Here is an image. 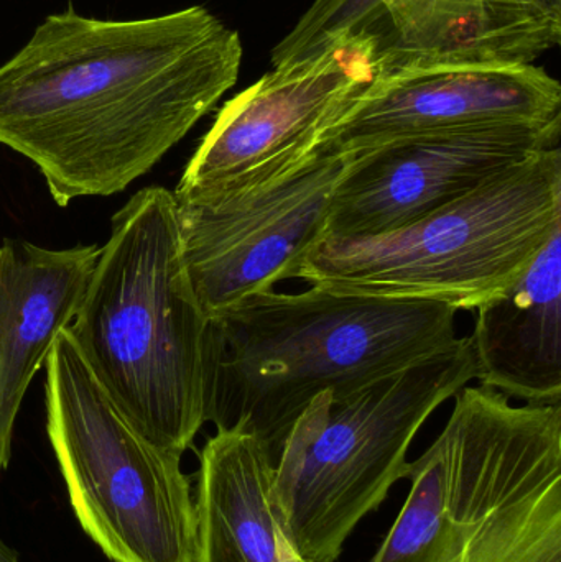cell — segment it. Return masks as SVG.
Masks as SVG:
<instances>
[{"mask_svg": "<svg viewBox=\"0 0 561 562\" xmlns=\"http://www.w3.org/2000/svg\"><path fill=\"white\" fill-rule=\"evenodd\" d=\"M237 30L206 7L137 20L52 13L0 66V145L58 206L150 171L236 86Z\"/></svg>", "mask_w": 561, "mask_h": 562, "instance_id": "cell-1", "label": "cell"}, {"mask_svg": "<svg viewBox=\"0 0 561 562\" xmlns=\"http://www.w3.org/2000/svg\"><path fill=\"white\" fill-rule=\"evenodd\" d=\"M450 304L310 286L211 317L206 423L266 442L273 462L318 393L343 400L458 346Z\"/></svg>", "mask_w": 561, "mask_h": 562, "instance_id": "cell-2", "label": "cell"}, {"mask_svg": "<svg viewBox=\"0 0 561 562\" xmlns=\"http://www.w3.org/2000/svg\"><path fill=\"white\" fill-rule=\"evenodd\" d=\"M455 398L366 562H561L560 403L516 406L483 385Z\"/></svg>", "mask_w": 561, "mask_h": 562, "instance_id": "cell-3", "label": "cell"}, {"mask_svg": "<svg viewBox=\"0 0 561 562\" xmlns=\"http://www.w3.org/2000/svg\"><path fill=\"white\" fill-rule=\"evenodd\" d=\"M210 327L184 267L175 194L145 188L112 217L68 330L135 428L180 454L206 425Z\"/></svg>", "mask_w": 561, "mask_h": 562, "instance_id": "cell-4", "label": "cell"}, {"mask_svg": "<svg viewBox=\"0 0 561 562\" xmlns=\"http://www.w3.org/2000/svg\"><path fill=\"white\" fill-rule=\"evenodd\" d=\"M561 231V150L539 151L394 233L323 237L300 263L310 286L474 311L503 294Z\"/></svg>", "mask_w": 561, "mask_h": 562, "instance_id": "cell-5", "label": "cell"}, {"mask_svg": "<svg viewBox=\"0 0 561 562\" xmlns=\"http://www.w3.org/2000/svg\"><path fill=\"white\" fill-rule=\"evenodd\" d=\"M476 379L471 337L420 366L335 400L318 393L276 462L277 527L302 562H338L356 528L405 481L425 423Z\"/></svg>", "mask_w": 561, "mask_h": 562, "instance_id": "cell-6", "label": "cell"}, {"mask_svg": "<svg viewBox=\"0 0 561 562\" xmlns=\"http://www.w3.org/2000/svg\"><path fill=\"white\" fill-rule=\"evenodd\" d=\"M45 372L46 431L85 533L112 562H193L197 517L183 454L135 428L68 329Z\"/></svg>", "mask_w": 561, "mask_h": 562, "instance_id": "cell-7", "label": "cell"}, {"mask_svg": "<svg viewBox=\"0 0 561 562\" xmlns=\"http://www.w3.org/2000/svg\"><path fill=\"white\" fill-rule=\"evenodd\" d=\"M374 76L371 46L343 36L315 55L272 66L220 109L175 198L217 200L292 173L322 151L325 132Z\"/></svg>", "mask_w": 561, "mask_h": 562, "instance_id": "cell-8", "label": "cell"}, {"mask_svg": "<svg viewBox=\"0 0 561 562\" xmlns=\"http://www.w3.org/2000/svg\"><path fill=\"white\" fill-rule=\"evenodd\" d=\"M336 36L371 46L375 75L434 65H536L559 46L561 0H315L272 66Z\"/></svg>", "mask_w": 561, "mask_h": 562, "instance_id": "cell-9", "label": "cell"}, {"mask_svg": "<svg viewBox=\"0 0 561 562\" xmlns=\"http://www.w3.org/2000/svg\"><path fill=\"white\" fill-rule=\"evenodd\" d=\"M349 161L351 154L322 150L254 191L207 201L175 198L184 267L207 316L296 279L306 254L326 236Z\"/></svg>", "mask_w": 561, "mask_h": 562, "instance_id": "cell-10", "label": "cell"}, {"mask_svg": "<svg viewBox=\"0 0 561 562\" xmlns=\"http://www.w3.org/2000/svg\"><path fill=\"white\" fill-rule=\"evenodd\" d=\"M561 121L414 135L351 154L325 237L379 236L480 190L532 155L560 147Z\"/></svg>", "mask_w": 561, "mask_h": 562, "instance_id": "cell-11", "label": "cell"}, {"mask_svg": "<svg viewBox=\"0 0 561 562\" xmlns=\"http://www.w3.org/2000/svg\"><path fill=\"white\" fill-rule=\"evenodd\" d=\"M557 121L561 86L540 66H412L375 75L319 150L361 154L414 135Z\"/></svg>", "mask_w": 561, "mask_h": 562, "instance_id": "cell-12", "label": "cell"}, {"mask_svg": "<svg viewBox=\"0 0 561 562\" xmlns=\"http://www.w3.org/2000/svg\"><path fill=\"white\" fill-rule=\"evenodd\" d=\"M101 247L0 246V469L12 459L16 416L33 376L78 310Z\"/></svg>", "mask_w": 561, "mask_h": 562, "instance_id": "cell-13", "label": "cell"}, {"mask_svg": "<svg viewBox=\"0 0 561 562\" xmlns=\"http://www.w3.org/2000/svg\"><path fill=\"white\" fill-rule=\"evenodd\" d=\"M474 311V380L527 403H560L561 231L516 283Z\"/></svg>", "mask_w": 561, "mask_h": 562, "instance_id": "cell-14", "label": "cell"}, {"mask_svg": "<svg viewBox=\"0 0 561 562\" xmlns=\"http://www.w3.org/2000/svg\"><path fill=\"white\" fill-rule=\"evenodd\" d=\"M276 462L246 429H216L200 452L193 562H280Z\"/></svg>", "mask_w": 561, "mask_h": 562, "instance_id": "cell-15", "label": "cell"}, {"mask_svg": "<svg viewBox=\"0 0 561 562\" xmlns=\"http://www.w3.org/2000/svg\"><path fill=\"white\" fill-rule=\"evenodd\" d=\"M276 541L277 550H279L280 562H302L300 561V558L296 557L293 548L290 547L289 541H287L285 537H283V533L280 531L279 527H277L276 531Z\"/></svg>", "mask_w": 561, "mask_h": 562, "instance_id": "cell-16", "label": "cell"}, {"mask_svg": "<svg viewBox=\"0 0 561 562\" xmlns=\"http://www.w3.org/2000/svg\"><path fill=\"white\" fill-rule=\"evenodd\" d=\"M0 562H20L19 554L0 541Z\"/></svg>", "mask_w": 561, "mask_h": 562, "instance_id": "cell-17", "label": "cell"}]
</instances>
